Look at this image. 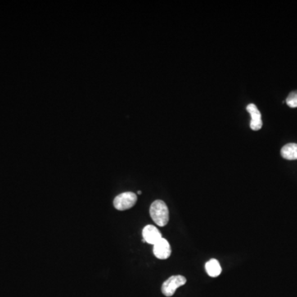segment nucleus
<instances>
[{
  "mask_svg": "<svg viewBox=\"0 0 297 297\" xmlns=\"http://www.w3.org/2000/svg\"><path fill=\"white\" fill-rule=\"evenodd\" d=\"M150 217L157 226L163 227L168 224L169 220V212L168 207L163 201H154L150 206Z\"/></svg>",
  "mask_w": 297,
  "mask_h": 297,
  "instance_id": "nucleus-1",
  "label": "nucleus"
},
{
  "mask_svg": "<svg viewBox=\"0 0 297 297\" xmlns=\"http://www.w3.org/2000/svg\"><path fill=\"white\" fill-rule=\"evenodd\" d=\"M186 282H187V279L185 278V276L181 275L170 276L163 283L162 292L165 296H173L177 288L183 286Z\"/></svg>",
  "mask_w": 297,
  "mask_h": 297,
  "instance_id": "nucleus-2",
  "label": "nucleus"
},
{
  "mask_svg": "<svg viewBox=\"0 0 297 297\" xmlns=\"http://www.w3.org/2000/svg\"><path fill=\"white\" fill-rule=\"evenodd\" d=\"M137 202V196L132 191L119 194L113 201V205L118 211H125L132 208Z\"/></svg>",
  "mask_w": 297,
  "mask_h": 297,
  "instance_id": "nucleus-3",
  "label": "nucleus"
},
{
  "mask_svg": "<svg viewBox=\"0 0 297 297\" xmlns=\"http://www.w3.org/2000/svg\"><path fill=\"white\" fill-rule=\"evenodd\" d=\"M171 247L169 243L162 238L161 240H159L156 244L154 245L153 253L154 256L159 259H167L171 255Z\"/></svg>",
  "mask_w": 297,
  "mask_h": 297,
  "instance_id": "nucleus-4",
  "label": "nucleus"
},
{
  "mask_svg": "<svg viewBox=\"0 0 297 297\" xmlns=\"http://www.w3.org/2000/svg\"><path fill=\"white\" fill-rule=\"evenodd\" d=\"M142 235H143L142 241L144 243L152 244V245H154L163 238L161 233L159 232V230L152 225H148L145 226L142 231Z\"/></svg>",
  "mask_w": 297,
  "mask_h": 297,
  "instance_id": "nucleus-5",
  "label": "nucleus"
},
{
  "mask_svg": "<svg viewBox=\"0 0 297 297\" xmlns=\"http://www.w3.org/2000/svg\"><path fill=\"white\" fill-rule=\"evenodd\" d=\"M248 113L251 116V122H250V128L253 131H258L263 127V121L261 113L258 108L254 104H249L247 107Z\"/></svg>",
  "mask_w": 297,
  "mask_h": 297,
  "instance_id": "nucleus-6",
  "label": "nucleus"
},
{
  "mask_svg": "<svg viewBox=\"0 0 297 297\" xmlns=\"http://www.w3.org/2000/svg\"><path fill=\"white\" fill-rule=\"evenodd\" d=\"M281 154L282 158L287 160H297V144L290 143L284 145Z\"/></svg>",
  "mask_w": 297,
  "mask_h": 297,
  "instance_id": "nucleus-7",
  "label": "nucleus"
},
{
  "mask_svg": "<svg viewBox=\"0 0 297 297\" xmlns=\"http://www.w3.org/2000/svg\"><path fill=\"white\" fill-rule=\"evenodd\" d=\"M205 267L208 274L212 277L220 276L222 271L219 262L214 258L208 261V263H206Z\"/></svg>",
  "mask_w": 297,
  "mask_h": 297,
  "instance_id": "nucleus-8",
  "label": "nucleus"
},
{
  "mask_svg": "<svg viewBox=\"0 0 297 297\" xmlns=\"http://www.w3.org/2000/svg\"><path fill=\"white\" fill-rule=\"evenodd\" d=\"M286 104L290 108H292V109L297 108V91L290 92L287 98H286Z\"/></svg>",
  "mask_w": 297,
  "mask_h": 297,
  "instance_id": "nucleus-9",
  "label": "nucleus"
},
{
  "mask_svg": "<svg viewBox=\"0 0 297 297\" xmlns=\"http://www.w3.org/2000/svg\"><path fill=\"white\" fill-rule=\"evenodd\" d=\"M137 193H138L139 195H141V191H138V192H137Z\"/></svg>",
  "mask_w": 297,
  "mask_h": 297,
  "instance_id": "nucleus-10",
  "label": "nucleus"
}]
</instances>
